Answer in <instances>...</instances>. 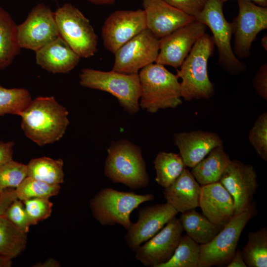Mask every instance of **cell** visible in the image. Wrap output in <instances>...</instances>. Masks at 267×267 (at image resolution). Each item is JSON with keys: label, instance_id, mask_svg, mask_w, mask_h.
Wrapping results in <instances>:
<instances>
[{"label": "cell", "instance_id": "16", "mask_svg": "<svg viewBox=\"0 0 267 267\" xmlns=\"http://www.w3.org/2000/svg\"><path fill=\"white\" fill-rule=\"evenodd\" d=\"M219 181L233 199L235 215L250 208L258 187L257 173L253 166L231 160Z\"/></svg>", "mask_w": 267, "mask_h": 267}, {"label": "cell", "instance_id": "23", "mask_svg": "<svg viewBox=\"0 0 267 267\" xmlns=\"http://www.w3.org/2000/svg\"><path fill=\"white\" fill-rule=\"evenodd\" d=\"M230 161L223 146H217L192 168L191 173L201 186L218 182Z\"/></svg>", "mask_w": 267, "mask_h": 267}, {"label": "cell", "instance_id": "8", "mask_svg": "<svg viewBox=\"0 0 267 267\" xmlns=\"http://www.w3.org/2000/svg\"><path fill=\"white\" fill-rule=\"evenodd\" d=\"M54 12L60 37L81 58L93 56L97 51L98 41L89 20L70 3Z\"/></svg>", "mask_w": 267, "mask_h": 267}, {"label": "cell", "instance_id": "44", "mask_svg": "<svg viewBox=\"0 0 267 267\" xmlns=\"http://www.w3.org/2000/svg\"><path fill=\"white\" fill-rule=\"evenodd\" d=\"M89 2L95 4H113L115 0H87Z\"/></svg>", "mask_w": 267, "mask_h": 267}, {"label": "cell", "instance_id": "2", "mask_svg": "<svg viewBox=\"0 0 267 267\" xmlns=\"http://www.w3.org/2000/svg\"><path fill=\"white\" fill-rule=\"evenodd\" d=\"M213 39L205 33L196 42L184 59L177 77L181 79V96L187 101L207 99L215 93L214 85L208 74V62L214 51Z\"/></svg>", "mask_w": 267, "mask_h": 267}, {"label": "cell", "instance_id": "17", "mask_svg": "<svg viewBox=\"0 0 267 267\" xmlns=\"http://www.w3.org/2000/svg\"><path fill=\"white\" fill-rule=\"evenodd\" d=\"M178 212L168 203L147 206L138 211V219L125 236L130 249L135 252L142 243L158 233Z\"/></svg>", "mask_w": 267, "mask_h": 267}, {"label": "cell", "instance_id": "15", "mask_svg": "<svg viewBox=\"0 0 267 267\" xmlns=\"http://www.w3.org/2000/svg\"><path fill=\"white\" fill-rule=\"evenodd\" d=\"M206 27L195 20L160 39L155 63L179 68L197 41L206 33Z\"/></svg>", "mask_w": 267, "mask_h": 267}, {"label": "cell", "instance_id": "1", "mask_svg": "<svg viewBox=\"0 0 267 267\" xmlns=\"http://www.w3.org/2000/svg\"><path fill=\"white\" fill-rule=\"evenodd\" d=\"M68 114L53 96H39L20 114L21 127L28 138L44 146L62 137L69 124Z\"/></svg>", "mask_w": 267, "mask_h": 267}, {"label": "cell", "instance_id": "21", "mask_svg": "<svg viewBox=\"0 0 267 267\" xmlns=\"http://www.w3.org/2000/svg\"><path fill=\"white\" fill-rule=\"evenodd\" d=\"M36 53V63L53 74L67 73L79 64L81 57L60 37Z\"/></svg>", "mask_w": 267, "mask_h": 267}, {"label": "cell", "instance_id": "45", "mask_svg": "<svg viewBox=\"0 0 267 267\" xmlns=\"http://www.w3.org/2000/svg\"><path fill=\"white\" fill-rule=\"evenodd\" d=\"M227 0H221V1L222 3ZM245 0L254 1L255 3H256L258 5L262 6L267 7V0Z\"/></svg>", "mask_w": 267, "mask_h": 267}, {"label": "cell", "instance_id": "25", "mask_svg": "<svg viewBox=\"0 0 267 267\" xmlns=\"http://www.w3.org/2000/svg\"><path fill=\"white\" fill-rule=\"evenodd\" d=\"M179 219L186 235L199 244L210 242L222 228L194 209L181 213Z\"/></svg>", "mask_w": 267, "mask_h": 267}, {"label": "cell", "instance_id": "11", "mask_svg": "<svg viewBox=\"0 0 267 267\" xmlns=\"http://www.w3.org/2000/svg\"><path fill=\"white\" fill-rule=\"evenodd\" d=\"M238 13L231 22L234 37L233 52L239 58L249 57L252 44L267 29V7L252 1L237 0Z\"/></svg>", "mask_w": 267, "mask_h": 267}, {"label": "cell", "instance_id": "35", "mask_svg": "<svg viewBox=\"0 0 267 267\" xmlns=\"http://www.w3.org/2000/svg\"><path fill=\"white\" fill-rule=\"evenodd\" d=\"M31 225L49 217L52 213L53 203L47 198H31L22 201Z\"/></svg>", "mask_w": 267, "mask_h": 267}, {"label": "cell", "instance_id": "33", "mask_svg": "<svg viewBox=\"0 0 267 267\" xmlns=\"http://www.w3.org/2000/svg\"><path fill=\"white\" fill-rule=\"evenodd\" d=\"M27 177V165L13 160L0 167V193L15 189Z\"/></svg>", "mask_w": 267, "mask_h": 267}, {"label": "cell", "instance_id": "34", "mask_svg": "<svg viewBox=\"0 0 267 267\" xmlns=\"http://www.w3.org/2000/svg\"><path fill=\"white\" fill-rule=\"evenodd\" d=\"M250 143L260 157L267 160V113L264 112L258 117L249 131Z\"/></svg>", "mask_w": 267, "mask_h": 267}, {"label": "cell", "instance_id": "5", "mask_svg": "<svg viewBox=\"0 0 267 267\" xmlns=\"http://www.w3.org/2000/svg\"><path fill=\"white\" fill-rule=\"evenodd\" d=\"M79 77L81 86L109 93L128 114H135L139 111L141 89L138 74L84 68Z\"/></svg>", "mask_w": 267, "mask_h": 267}, {"label": "cell", "instance_id": "12", "mask_svg": "<svg viewBox=\"0 0 267 267\" xmlns=\"http://www.w3.org/2000/svg\"><path fill=\"white\" fill-rule=\"evenodd\" d=\"M59 37L54 12L43 3L33 7L26 19L17 25V38L21 48L36 52Z\"/></svg>", "mask_w": 267, "mask_h": 267}, {"label": "cell", "instance_id": "36", "mask_svg": "<svg viewBox=\"0 0 267 267\" xmlns=\"http://www.w3.org/2000/svg\"><path fill=\"white\" fill-rule=\"evenodd\" d=\"M4 216L14 225L27 233L31 225L23 202L15 200L7 209Z\"/></svg>", "mask_w": 267, "mask_h": 267}, {"label": "cell", "instance_id": "28", "mask_svg": "<svg viewBox=\"0 0 267 267\" xmlns=\"http://www.w3.org/2000/svg\"><path fill=\"white\" fill-rule=\"evenodd\" d=\"M62 159L54 160L43 157L32 159L27 165V177L51 184H60L64 182Z\"/></svg>", "mask_w": 267, "mask_h": 267}, {"label": "cell", "instance_id": "37", "mask_svg": "<svg viewBox=\"0 0 267 267\" xmlns=\"http://www.w3.org/2000/svg\"><path fill=\"white\" fill-rule=\"evenodd\" d=\"M172 6L196 18L208 0H163Z\"/></svg>", "mask_w": 267, "mask_h": 267}, {"label": "cell", "instance_id": "40", "mask_svg": "<svg viewBox=\"0 0 267 267\" xmlns=\"http://www.w3.org/2000/svg\"><path fill=\"white\" fill-rule=\"evenodd\" d=\"M14 145L12 141L4 142L0 141V167L12 160Z\"/></svg>", "mask_w": 267, "mask_h": 267}, {"label": "cell", "instance_id": "42", "mask_svg": "<svg viewBox=\"0 0 267 267\" xmlns=\"http://www.w3.org/2000/svg\"><path fill=\"white\" fill-rule=\"evenodd\" d=\"M60 266V263L52 258H50L43 263H38L34 266L37 267H58Z\"/></svg>", "mask_w": 267, "mask_h": 267}, {"label": "cell", "instance_id": "43", "mask_svg": "<svg viewBox=\"0 0 267 267\" xmlns=\"http://www.w3.org/2000/svg\"><path fill=\"white\" fill-rule=\"evenodd\" d=\"M11 260L0 255V267H10L11 266Z\"/></svg>", "mask_w": 267, "mask_h": 267}, {"label": "cell", "instance_id": "4", "mask_svg": "<svg viewBox=\"0 0 267 267\" xmlns=\"http://www.w3.org/2000/svg\"><path fill=\"white\" fill-rule=\"evenodd\" d=\"M141 94L139 106L151 113L175 108L182 104L180 82L165 66L153 63L138 73Z\"/></svg>", "mask_w": 267, "mask_h": 267}, {"label": "cell", "instance_id": "14", "mask_svg": "<svg viewBox=\"0 0 267 267\" xmlns=\"http://www.w3.org/2000/svg\"><path fill=\"white\" fill-rule=\"evenodd\" d=\"M183 230L179 219L173 218L160 231L138 247L135 259L145 267H160L173 256Z\"/></svg>", "mask_w": 267, "mask_h": 267}, {"label": "cell", "instance_id": "13", "mask_svg": "<svg viewBox=\"0 0 267 267\" xmlns=\"http://www.w3.org/2000/svg\"><path fill=\"white\" fill-rule=\"evenodd\" d=\"M147 28L143 9L118 10L111 13L101 28L105 48L114 54L123 45Z\"/></svg>", "mask_w": 267, "mask_h": 267}, {"label": "cell", "instance_id": "30", "mask_svg": "<svg viewBox=\"0 0 267 267\" xmlns=\"http://www.w3.org/2000/svg\"><path fill=\"white\" fill-rule=\"evenodd\" d=\"M200 252V244L184 235L172 258L160 267H198Z\"/></svg>", "mask_w": 267, "mask_h": 267}, {"label": "cell", "instance_id": "27", "mask_svg": "<svg viewBox=\"0 0 267 267\" xmlns=\"http://www.w3.org/2000/svg\"><path fill=\"white\" fill-rule=\"evenodd\" d=\"M154 164L155 180L164 188L172 184L186 167L179 154L165 151L157 154Z\"/></svg>", "mask_w": 267, "mask_h": 267}, {"label": "cell", "instance_id": "26", "mask_svg": "<svg viewBox=\"0 0 267 267\" xmlns=\"http://www.w3.org/2000/svg\"><path fill=\"white\" fill-rule=\"evenodd\" d=\"M26 243V233L0 216V255L11 260L16 258L24 250Z\"/></svg>", "mask_w": 267, "mask_h": 267}, {"label": "cell", "instance_id": "24", "mask_svg": "<svg viewBox=\"0 0 267 267\" xmlns=\"http://www.w3.org/2000/svg\"><path fill=\"white\" fill-rule=\"evenodd\" d=\"M20 49L17 25L10 14L0 6V70L10 65Z\"/></svg>", "mask_w": 267, "mask_h": 267}, {"label": "cell", "instance_id": "6", "mask_svg": "<svg viewBox=\"0 0 267 267\" xmlns=\"http://www.w3.org/2000/svg\"><path fill=\"white\" fill-rule=\"evenodd\" d=\"M154 199L152 193L139 194L111 188L101 189L90 200L94 218L102 225L123 226L127 230L132 224L131 213L141 204Z\"/></svg>", "mask_w": 267, "mask_h": 267}, {"label": "cell", "instance_id": "41", "mask_svg": "<svg viewBox=\"0 0 267 267\" xmlns=\"http://www.w3.org/2000/svg\"><path fill=\"white\" fill-rule=\"evenodd\" d=\"M227 267H246L247 265L245 263L242 257L241 251L236 250L235 253L232 260L227 266Z\"/></svg>", "mask_w": 267, "mask_h": 267}, {"label": "cell", "instance_id": "31", "mask_svg": "<svg viewBox=\"0 0 267 267\" xmlns=\"http://www.w3.org/2000/svg\"><path fill=\"white\" fill-rule=\"evenodd\" d=\"M32 100L30 93L25 89H7L0 85V116L5 114L19 116Z\"/></svg>", "mask_w": 267, "mask_h": 267}, {"label": "cell", "instance_id": "10", "mask_svg": "<svg viewBox=\"0 0 267 267\" xmlns=\"http://www.w3.org/2000/svg\"><path fill=\"white\" fill-rule=\"evenodd\" d=\"M159 51V39L146 29L120 47L115 53L112 70L125 74H138L155 63Z\"/></svg>", "mask_w": 267, "mask_h": 267}, {"label": "cell", "instance_id": "46", "mask_svg": "<svg viewBox=\"0 0 267 267\" xmlns=\"http://www.w3.org/2000/svg\"><path fill=\"white\" fill-rule=\"evenodd\" d=\"M261 43L264 49L267 50V34H265L262 38Z\"/></svg>", "mask_w": 267, "mask_h": 267}, {"label": "cell", "instance_id": "7", "mask_svg": "<svg viewBox=\"0 0 267 267\" xmlns=\"http://www.w3.org/2000/svg\"><path fill=\"white\" fill-rule=\"evenodd\" d=\"M222 3L221 0H208L195 19L208 27L212 32V38L217 48L220 67L229 74L238 75L246 71V66L238 59L232 48V23L224 17Z\"/></svg>", "mask_w": 267, "mask_h": 267}, {"label": "cell", "instance_id": "20", "mask_svg": "<svg viewBox=\"0 0 267 267\" xmlns=\"http://www.w3.org/2000/svg\"><path fill=\"white\" fill-rule=\"evenodd\" d=\"M174 141L186 167L191 168L213 149L222 145V141L218 134L200 130L176 133Z\"/></svg>", "mask_w": 267, "mask_h": 267}, {"label": "cell", "instance_id": "9", "mask_svg": "<svg viewBox=\"0 0 267 267\" xmlns=\"http://www.w3.org/2000/svg\"><path fill=\"white\" fill-rule=\"evenodd\" d=\"M253 204L247 211L235 215L209 243L200 244L198 267L222 265L233 257L243 229L255 214Z\"/></svg>", "mask_w": 267, "mask_h": 267}, {"label": "cell", "instance_id": "32", "mask_svg": "<svg viewBox=\"0 0 267 267\" xmlns=\"http://www.w3.org/2000/svg\"><path fill=\"white\" fill-rule=\"evenodd\" d=\"M60 184H51L27 177L15 189L18 199L24 201L36 198H47L58 194Z\"/></svg>", "mask_w": 267, "mask_h": 267}, {"label": "cell", "instance_id": "3", "mask_svg": "<svg viewBox=\"0 0 267 267\" xmlns=\"http://www.w3.org/2000/svg\"><path fill=\"white\" fill-rule=\"evenodd\" d=\"M107 151L104 173L107 178L132 190L148 185L149 177L139 147L122 139L111 142Z\"/></svg>", "mask_w": 267, "mask_h": 267}, {"label": "cell", "instance_id": "29", "mask_svg": "<svg viewBox=\"0 0 267 267\" xmlns=\"http://www.w3.org/2000/svg\"><path fill=\"white\" fill-rule=\"evenodd\" d=\"M241 253L247 267H267V228L249 233L247 243Z\"/></svg>", "mask_w": 267, "mask_h": 267}, {"label": "cell", "instance_id": "38", "mask_svg": "<svg viewBox=\"0 0 267 267\" xmlns=\"http://www.w3.org/2000/svg\"><path fill=\"white\" fill-rule=\"evenodd\" d=\"M252 84L257 93L267 101V64H262L254 78Z\"/></svg>", "mask_w": 267, "mask_h": 267}, {"label": "cell", "instance_id": "39", "mask_svg": "<svg viewBox=\"0 0 267 267\" xmlns=\"http://www.w3.org/2000/svg\"><path fill=\"white\" fill-rule=\"evenodd\" d=\"M18 199L15 189L9 190L0 193V216H4L9 206Z\"/></svg>", "mask_w": 267, "mask_h": 267}, {"label": "cell", "instance_id": "18", "mask_svg": "<svg viewBox=\"0 0 267 267\" xmlns=\"http://www.w3.org/2000/svg\"><path fill=\"white\" fill-rule=\"evenodd\" d=\"M147 28L158 39L196 19L163 0H142Z\"/></svg>", "mask_w": 267, "mask_h": 267}, {"label": "cell", "instance_id": "22", "mask_svg": "<svg viewBox=\"0 0 267 267\" xmlns=\"http://www.w3.org/2000/svg\"><path fill=\"white\" fill-rule=\"evenodd\" d=\"M201 186L191 173L185 168L175 181L163 192L166 202L178 213H184L199 207Z\"/></svg>", "mask_w": 267, "mask_h": 267}, {"label": "cell", "instance_id": "19", "mask_svg": "<svg viewBox=\"0 0 267 267\" xmlns=\"http://www.w3.org/2000/svg\"><path fill=\"white\" fill-rule=\"evenodd\" d=\"M199 207L210 221L222 227L235 215L233 199L220 181L201 186Z\"/></svg>", "mask_w": 267, "mask_h": 267}]
</instances>
